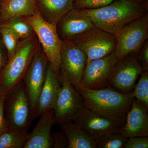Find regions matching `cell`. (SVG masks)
Listing matches in <instances>:
<instances>
[{"mask_svg":"<svg viewBox=\"0 0 148 148\" xmlns=\"http://www.w3.org/2000/svg\"><path fill=\"white\" fill-rule=\"evenodd\" d=\"M7 94L0 89V135L8 129V124L5 117L4 104Z\"/></svg>","mask_w":148,"mask_h":148,"instance_id":"obj_28","label":"cell"},{"mask_svg":"<svg viewBox=\"0 0 148 148\" xmlns=\"http://www.w3.org/2000/svg\"><path fill=\"white\" fill-rule=\"evenodd\" d=\"M96 27L92 19L83 10L74 8L66 14L56 25L62 41H71L76 37Z\"/></svg>","mask_w":148,"mask_h":148,"instance_id":"obj_14","label":"cell"},{"mask_svg":"<svg viewBox=\"0 0 148 148\" xmlns=\"http://www.w3.org/2000/svg\"><path fill=\"white\" fill-rule=\"evenodd\" d=\"M118 61L114 50L107 56L87 63L81 87L98 89L108 86L109 79Z\"/></svg>","mask_w":148,"mask_h":148,"instance_id":"obj_12","label":"cell"},{"mask_svg":"<svg viewBox=\"0 0 148 148\" xmlns=\"http://www.w3.org/2000/svg\"><path fill=\"white\" fill-rule=\"evenodd\" d=\"M37 12L48 23L56 26L74 8L75 0H36Z\"/></svg>","mask_w":148,"mask_h":148,"instance_id":"obj_18","label":"cell"},{"mask_svg":"<svg viewBox=\"0 0 148 148\" xmlns=\"http://www.w3.org/2000/svg\"><path fill=\"white\" fill-rule=\"evenodd\" d=\"M0 26L7 27L15 32L20 40H24L32 37L35 34L31 25L23 17H16L5 22Z\"/></svg>","mask_w":148,"mask_h":148,"instance_id":"obj_22","label":"cell"},{"mask_svg":"<svg viewBox=\"0 0 148 148\" xmlns=\"http://www.w3.org/2000/svg\"><path fill=\"white\" fill-rule=\"evenodd\" d=\"M137 55L136 53H130L119 60L108 86L125 94L132 92L137 79L143 71Z\"/></svg>","mask_w":148,"mask_h":148,"instance_id":"obj_10","label":"cell"},{"mask_svg":"<svg viewBox=\"0 0 148 148\" xmlns=\"http://www.w3.org/2000/svg\"><path fill=\"white\" fill-rule=\"evenodd\" d=\"M27 131H17L8 128L0 135V148H22L27 142Z\"/></svg>","mask_w":148,"mask_h":148,"instance_id":"obj_21","label":"cell"},{"mask_svg":"<svg viewBox=\"0 0 148 148\" xmlns=\"http://www.w3.org/2000/svg\"><path fill=\"white\" fill-rule=\"evenodd\" d=\"M8 62L6 50L2 42L0 36V71H2Z\"/></svg>","mask_w":148,"mask_h":148,"instance_id":"obj_31","label":"cell"},{"mask_svg":"<svg viewBox=\"0 0 148 148\" xmlns=\"http://www.w3.org/2000/svg\"><path fill=\"white\" fill-rule=\"evenodd\" d=\"M127 140L119 131L110 132L95 141L96 148H124Z\"/></svg>","mask_w":148,"mask_h":148,"instance_id":"obj_24","label":"cell"},{"mask_svg":"<svg viewBox=\"0 0 148 148\" xmlns=\"http://www.w3.org/2000/svg\"><path fill=\"white\" fill-rule=\"evenodd\" d=\"M119 131L127 138L148 137V108L134 98L125 123Z\"/></svg>","mask_w":148,"mask_h":148,"instance_id":"obj_15","label":"cell"},{"mask_svg":"<svg viewBox=\"0 0 148 148\" xmlns=\"http://www.w3.org/2000/svg\"><path fill=\"white\" fill-rule=\"evenodd\" d=\"M7 119L8 128L17 131H27L33 118L31 105L23 80L8 93Z\"/></svg>","mask_w":148,"mask_h":148,"instance_id":"obj_6","label":"cell"},{"mask_svg":"<svg viewBox=\"0 0 148 148\" xmlns=\"http://www.w3.org/2000/svg\"><path fill=\"white\" fill-rule=\"evenodd\" d=\"M115 0H75L74 8L79 10L93 9L102 7Z\"/></svg>","mask_w":148,"mask_h":148,"instance_id":"obj_26","label":"cell"},{"mask_svg":"<svg viewBox=\"0 0 148 148\" xmlns=\"http://www.w3.org/2000/svg\"><path fill=\"white\" fill-rule=\"evenodd\" d=\"M69 42L85 53L87 64L110 54L115 50L116 43L114 35L96 27Z\"/></svg>","mask_w":148,"mask_h":148,"instance_id":"obj_5","label":"cell"},{"mask_svg":"<svg viewBox=\"0 0 148 148\" xmlns=\"http://www.w3.org/2000/svg\"><path fill=\"white\" fill-rule=\"evenodd\" d=\"M115 36V51L119 60L130 53L138 54L148 39V12L121 29Z\"/></svg>","mask_w":148,"mask_h":148,"instance_id":"obj_7","label":"cell"},{"mask_svg":"<svg viewBox=\"0 0 148 148\" xmlns=\"http://www.w3.org/2000/svg\"><path fill=\"white\" fill-rule=\"evenodd\" d=\"M38 41L35 34L18 42L15 54L0 74V89L8 94L22 80L34 55Z\"/></svg>","mask_w":148,"mask_h":148,"instance_id":"obj_3","label":"cell"},{"mask_svg":"<svg viewBox=\"0 0 148 148\" xmlns=\"http://www.w3.org/2000/svg\"><path fill=\"white\" fill-rule=\"evenodd\" d=\"M68 141V148H96L95 141L90 139L71 121L59 124Z\"/></svg>","mask_w":148,"mask_h":148,"instance_id":"obj_20","label":"cell"},{"mask_svg":"<svg viewBox=\"0 0 148 148\" xmlns=\"http://www.w3.org/2000/svg\"><path fill=\"white\" fill-rule=\"evenodd\" d=\"M131 1L140 4L148 5V0H131Z\"/></svg>","mask_w":148,"mask_h":148,"instance_id":"obj_32","label":"cell"},{"mask_svg":"<svg viewBox=\"0 0 148 148\" xmlns=\"http://www.w3.org/2000/svg\"><path fill=\"white\" fill-rule=\"evenodd\" d=\"M71 121L95 141L110 132L119 131L122 127L116 122L92 111L85 104L79 108Z\"/></svg>","mask_w":148,"mask_h":148,"instance_id":"obj_9","label":"cell"},{"mask_svg":"<svg viewBox=\"0 0 148 148\" xmlns=\"http://www.w3.org/2000/svg\"><path fill=\"white\" fill-rule=\"evenodd\" d=\"M140 77L131 93L133 98L148 108V72L143 71Z\"/></svg>","mask_w":148,"mask_h":148,"instance_id":"obj_25","label":"cell"},{"mask_svg":"<svg viewBox=\"0 0 148 148\" xmlns=\"http://www.w3.org/2000/svg\"><path fill=\"white\" fill-rule=\"evenodd\" d=\"M79 91L88 108L123 126L134 99L132 92L125 94L109 86L98 89L82 87Z\"/></svg>","mask_w":148,"mask_h":148,"instance_id":"obj_2","label":"cell"},{"mask_svg":"<svg viewBox=\"0 0 148 148\" xmlns=\"http://www.w3.org/2000/svg\"><path fill=\"white\" fill-rule=\"evenodd\" d=\"M137 58L143 71L148 72V39L146 40L140 49Z\"/></svg>","mask_w":148,"mask_h":148,"instance_id":"obj_29","label":"cell"},{"mask_svg":"<svg viewBox=\"0 0 148 148\" xmlns=\"http://www.w3.org/2000/svg\"><path fill=\"white\" fill-rule=\"evenodd\" d=\"M125 148H148V137H134L128 138Z\"/></svg>","mask_w":148,"mask_h":148,"instance_id":"obj_27","label":"cell"},{"mask_svg":"<svg viewBox=\"0 0 148 148\" xmlns=\"http://www.w3.org/2000/svg\"><path fill=\"white\" fill-rule=\"evenodd\" d=\"M23 18L33 28L49 64L61 80L60 69L63 41L59 38L56 26L46 21L37 12L34 15Z\"/></svg>","mask_w":148,"mask_h":148,"instance_id":"obj_4","label":"cell"},{"mask_svg":"<svg viewBox=\"0 0 148 148\" xmlns=\"http://www.w3.org/2000/svg\"><path fill=\"white\" fill-rule=\"evenodd\" d=\"M85 53L69 41L62 42L60 74L68 79L74 87L79 90L87 64Z\"/></svg>","mask_w":148,"mask_h":148,"instance_id":"obj_11","label":"cell"},{"mask_svg":"<svg viewBox=\"0 0 148 148\" xmlns=\"http://www.w3.org/2000/svg\"><path fill=\"white\" fill-rule=\"evenodd\" d=\"M37 13L36 0H3L1 3L0 24L16 17Z\"/></svg>","mask_w":148,"mask_h":148,"instance_id":"obj_19","label":"cell"},{"mask_svg":"<svg viewBox=\"0 0 148 148\" xmlns=\"http://www.w3.org/2000/svg\"><path fill=\"white\" fill-rule=\"evenodd\" d=\"M61 86L53 110L54 123L60 124L73 119L84 102L79 90H77L63 75H61Z\"/></svg>","mask_w":148,"mask_h":148,"instance_id":"obj_13","label":"cell"},{"mask_svg":"<svg viewBox=\"0 0 148 148\" xmlns=\"http://www.w3.org/2000/svg\"><path fill=\"white\" fill-rule=\"evenodd\" d=\"M0 10H1V3H0Z\"/></svg>","mask_w":148,"mask_h":148,"instance_id":"obj_34","label":"cell"},{"mask_svg":"<svg viewBox=\"0 0 148 148\" xmlns=\"http://www.w3.org/2000/svg\"><path fill=\"white\" fill-rule=\"evenodd\" d=\"M40 118L31 134H29L23 148H50L53 147L51 128L54 123L53 110L41 115Z\"/></svg>","mask_w":148,"mask_h":148,"instance_id":"obj_17","label":"cell"},{"mask_svg":"<svg viewBox=\"0 0 148 148\" xmlns=\"http://www.w3.org/2000/svg\"><path fill=\"white\" fill-rule=\"evenodd\" d=\"M95 26L115 35L121 29L148 12V5L131 0H115L107 5L83 10Z\"/></svg>","mask_w":148,"mask_h":148,"instance_id":"obj_1","label":"cell"},{"mask_svg":"<svg viewBox=\"0 0 148 148\" xmlns=\"http://www.w3.org/2000/svg\"><path fill=\"white\" fill-rule=\"evenodd\" d=\"M53 148H68V141L65 133L57 132L53 134Z\"/></svg>","mask_w":148,"mask_h":148,"instance_id":"obj_30","label":"cell"},{"mask_svg":"<svg viewBox=\"0 0 148 148\" xmlns=\"http://www.w3.org/2000/svg\"><path fill=\"white\" fill-rule=\"evenodd\" d=\"M61 80L50 64L48 66L44 84L40 92L34 118L54 110L61 90Z\"/></svg>","mask_w":148,"mask_h":148,"instance_id":"obj_16","label":"cell"},{"mask_svg":"<svg viewBox=\"0 0 148 148\" xmlns=\"http://www.w3.org/2000/svg\"><path fill=\"white\" fill-rule=\"evenodd\" d=\"M0 36L6 50L8 62L15 54L20 39L11 29L2 26H0Z\"/></svg>","mask_w":148,"mask_h":148,"instance_id":"obj_23","label":"cell"},{"mask_svg":"<svg viewBox=\"0 0 148 148\" xmlns=\"http://www.w3.org/2000/svg\"><path fill=\"white\" fill-rule=\"evenodd\" d=\"M3 1V0H0V3H1Z\"/></svg>","mask_w":148,"mask_h":148,"instance_id":"obj_33","label":"cell"},{"mask_svg":"<svg viewBox=\"0 0 148 148\" xmlns=\"http://www.w3.org/2000/svg\"><path fill=\"white\" fill-rule=\"evenodd\" d=\"M49 64V62L38 42L32 62L22 79L30 102L33 119L39 96L45 81Z\"/></svg>","mask_w":148,"mask_h":148,"instance_id":"obj_8","label":"cell"}]
</instances>
